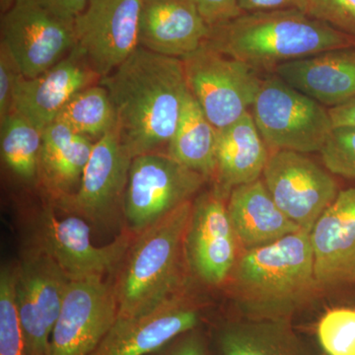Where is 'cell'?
<instances>
[{
    "label": "cell",
    "instance_id": "20",
    "mask_svg": "<svg viewBox=\"0 0 355 355\" xmlns=\"http://www.w3.org/2000/svg\"><path fill=\"white\" fill-rule=\"evenodd\" d=\"M273 71L291 87L329 109L355 98V50L324 51L280 64Z\"/></svg>",
    "mask_w": 355,
    "mask_h": 355
},
{
    "label": "cell",
    "instance_id": "32",
    "mask_svg": "<svg viewBox=\"0 0 355 355\" xmlns=\"http://www.w3.org/2000/svg\"><path fill=\"white\" fill-rule=\"evenodd\" d=\"M22 72L6 46L0 44V121L14 112V96Z\"/></svg>",
    "mask_w": 355,
    "mask_h": 355
},
{
    "label": "cell",
    "instance_id": "7",
    "mask_svg": "<svg viewBox=\"0 0 355 355\" xmlns=\"http://www.w3.org/2000/svg\"><path fill=\"white\" fill-rule=\"evenodd\" d=\"M209 181L166 153L142 154L132 160L123 211L130 230L139 234L189 202Z\"/></svg>",
    "mask_w": 355,
    "mask_h": 355
},
{
    "label": "cell",
    "instance_id": "26",
    "mask_svg": "<svg viewBox=\"0 0 355 355\" xmlns=\"http://www.w3.org/2000/svg\"><path fill=\"white\" fill-rule=\"evenodd\" d=\"M43 132L14 111L0 121V148L6 167L23 181L39 180Z\"/></svg>",
    "mask_w": 355,
    "mask_h": 355
},
{
    "label": "cell",
    "instance_id": "3",
    "mask_svg": "<svg viewBox=\"0 0 355 355\" xmlns=\"http://www.w3.org/2000/svg\"><path fill=\"white\" fill-rule=\"evenodd\" d=\"M230 277L241 318L291 321L319 286L310 233L300 230L245 250Z\"/></svg>",
    "mask_w": 355,
    "mask_h": 355
},
{
    "label": "cell",
    "instance_id": "21",
    "mask_svg": "<svg viewBox=\"0 0 355 355\" xmlns=\"http://www.w3.org/2000/svg\"><path fill=\"white\" fill-rule=\"evenodd\" d=\"M266 146L250 112L217 130L214 188L227 198L236 187L260 179L270 158Z\"/></svg>",
    "mask_w": 355,
    "mask_h": 355
},
{
    "label": "cell",
    "instance_id": "5",
    "mask_svg": "<svg viewBox=\"0 0 355 355\" xmlns=\"http://www.w3.org/2000/svg\"><path fill=\"white\" fill-rule=\"evenodd\" d=\"M251 114L275 150L321 153L334 130L329 110L277 76L261 80Z\"/></svg>",
    "mask_w": 355,
    "mask_h": 355
},
{
    "label": "cell",
    "instance_id": "1",
    "mask_svg": "<svg viewBox=\"0 0 355 355\" xmlns=\"http://www.w3.org/2000/svg\"><path fill=\"white\" fill-rule=\"evenodd\" d=\"M100 84L108 91L116 132L132 159L167 148L190 91L181 58L139 46Z\"/></svg>",
    "mask_w": 355,
    "mask_h": 355
},
{
    "label": "cell",
    "instance_id": "2",
    "mask_svg": "<svg viewBox=\"0 0 355 355\" xmlns=\"http://www.w3.org/2000/svg\"><path fill=\"white\" fill-rule=\"evenodd\" d=\"M207 46L254 69L355 46V37L297 8L243 13L209 28Z\"/></svg>",
    "mask_w": 355,
    "mask_h": 355
},
{
    "label": "cell",
    "instance_id": "13",
    "mask_svg": "<svg viewBox=\"0 0 355 355\" xmlns=\"http://www.w3.org/2000/svg\"><path fill=\"white\" fill-rule=\"evenodd\" d=\"M133 234L137 233L125 231L106 246L96 247L83 217L60 219L53 209L46 207L39 219L40 246L71 280L103 277L121 265L135 240Z\"/></svg>",
    "mask_w": 355,
    "mask_h": 355
},
{
    "label": "cell",
    "instance_id": "28",
    "mask_svg": "<svg viewBox=\"0 0 355 355\" xmlns=\"http://www.w3.org/2000/svg\"><path fill=\"white\" fill-rule=\"evenodd\" d=\"M17 265L0 270V355H27L17 294Z\"/></svg>",
    "mask_w": 355,
    "mask_h": 355
},
{
    "label": "cell",
    "instance_id": "9",
    "mask_svg": "<svg viewBox=\"0 0 355 355\" xmlns=\"http://www.w3.org/2000/svg\"><path fill=\"white\" fill-rule=\"evenodd\" d=\"M142 3L144 0H89L74 21L73 50L101 78L139 49Z\"/></svg>",
    "mask_w": 355,
    "mask_h": 355
},
{
    "label": "cell",
    "instance_id": "25",
    "mask_svg": "<svg viewBox=\"0 0 355 355\" xmlns=\"http://www.w3.org/2000/svg\"><path fill=\"white\" fill-rule=\"evenodd\" d=\"M216 128L189 91L176 132L166 153L189 169L207 177L209 181L214 180L216 173Z\"/></svg>",
    "mask_w": 355,
    "mask_h": 355
},
{
    "label": "cell",
    "instance_id": "23",
    "mask_svg": "<svg viewBox=\"0 0 355 355\" xmlns=\"http://www.w3.org/2000/svg\"><path fill=\"white\" fill-rule=\"evenodd\" d=\"M95 141L55 121L43 130L39 180L55 200L74 195Z\"/></svg>",
    "mask_w": 355,
    "mask_h": 355
},
{
    "label": "cell",
    "instance_id": "15",
    "mask_svg": "<svg viewBox=\"0 0 355 355\" xmlns=\"http://www.w3.org/2000/svg\"><path fill=\"white\" fill-rule=\"evenodd\" d=\"M132 160L114 128L95 141L78 190L55 200L58 207L85 220H106L123 207Z\"/></svg>",
    "mask_w": 355,
    "mask_h": 355
},
{
    "label": "cell",
    "instance_id": "36",
    "mask_svg": "<svg viewBox=\"0 0 355 355\" xmlns=\"http://www.w3.org/2000/svg\"><path fill=\"white\" fill-rule=\"evenodd\" d=\"M244 13L297 8L306 12V0H237Z\"/></svg>",
    "mask_w": 355,
    "mask_h": 355
},
{
    "label": "cell",
    "instance_id": "33",
    "mask_svg": "<svg viewBox=\"0 0 355 355\" xmlns=\"http://www.w3.org/2000/svg\"><path fill=\"white\" fill-rule=\"evenodd\" d=\"M195 2L209 28L224 24L244 13L237 0H195Z\"/></svg>",
    "mask_w": 355,
    "mask_h": 355
},
{
    "label": "cell",
    "instance_id": "22",
    "mask_svg": "<svg viewBox=\"0 0 355 355\" xmlns=\"http://www.w3.org/2000/svg\"><path fill=\"white\" fill-rule=\"evenodd\" d=\"M227 210L245 250L266 246L301 230L279 209L261 179L233 189Z\"/></svg>",
    "mask_w": 355,
    "mask_h": 355
},
{
    "label": "cell",
    "instance_id": "12",
    "mask_svg": "<svg viewBox=\"0 0 355 355\" xmlns=\"http://www.w3.org/2000/svg\"><path fill=\"white\" fill-rule=\"evenodd\" d=\"M118 318L114 286L103 277L71 280L48 355H90Z\"/></svg>",
    "mask_w": 355,
    "mask_h": 355
},
{
    "label": "cell",
    "instance_id": "18",
    "mask_svg": "<svg viewBox=\"0 0 355 355\" xmlns=\"http://www.w3.org/2000/svg\"><path fill=\"white\" fill-rule=\"evenodd\" d=\"M310 238L319 286L355 279V188L340 191Z\"/></svg>",
    "mask_w": 355,
    "mask_h": 355
},
{
    "label": "cell",
    "instance_id": "24",
    "mask_svg": "<svg viewBox=\"0 0 355 355\" xmlns=\"http://www.w3.org/2000/svg\"><path fill=\"white\" fill-rule=\"evenodd\" d=\"M220 355H320L289 320H231L216 333Z\"/></svg>",
    "mask_w": 355,
    "mask_h": 355
},
{
    "label": "cell",
    "instance_id": "34",
    "mask_svg": "<svg viewBox=\"0 0 355 355\" xmlns=\"http://www.w3.org/2000/svg\"><path fill=\"white\" fill-rule=\"evenodd\" d=\"M155 354L157 355H209V349H207L205 336L198 328L178 336Z\"/></svg>",
    "mask_w": 355,
    "mask_h": 355
},
{
    "label": "cell",
    "instance_id": "37",
    "mask_svg": "<svg viewBox=\"0 0 355 355\" xmlns=\"http://www.w3.org/2000/svg\"><path fill=\"white\" fill-rule=\"evenodd\" d=\"M334 128L355 127V98L345 104L329 109Z\"/></svg>",
    "mask_w": 355,
    "mask_h": 355
},
{
    "label": "cell",
    "instance_id": "31",
    "mask_svg": "<svg viewBox=\"0 0 355 355\" xmlns=\"http://www.w3.org/2000/svg\"><path fill=\"white\" fill-rule=\"evenodd\" d=\"M306 13L355 37V0H306Z\"/></svg>",
    "mask_w": 355,
    "mask_h": 355
},
{
    "label": "cell",
    "instance_id": "14",
    "mask_svg": "<svg viewBox=\"0 0 355 355\" xmlns=\"http://www.w3.org/2000/svg\"><path fill=\"white\" fill-rule=\"evenodd\" d=\"M225 200L216 188L196 198L184 241L189 268L209 286L223 284L239 257L240 242Z\"/></svg>",
    "mask_w": 355,
    "mask_h": 355
},
{
    "label": "cell",
    "instance_id": "29",
    "mask_svg": "<svg viewBox=\"0 0 355 355\" xmlns=\"http://www.w3.org/2000/svg\"><path fill=\"white\" fill-rule=\"evenodd\" d=\"M317 336L326 355H355V309L336 308L324 313Z\"/></svg>",
    "mask_w": 355,
    "mask_h": 355
},
{
    "label": "cell",
    "instance_id": "35",
    "mask_svg": "<svg viewBox=\"0 0 355 355\" xmlns=\"http://www.w3.org/2000/svg\"><path fill=\"white\" fill-rule=\"evenodd\" d=\"M46 11L67 22L74 23L85 10L89 0H34Z\"/></svg>",
    "mask_w": 355,
    "mask_h": 355
},
{
    "label": "cell",
    "instance_id": "6",
    "mask_svg": "<svg viewBox=\"0 0 355 355\" xmlns=\"http://www.w3.org/2000/svg\"><path fill=\"white\" fill-rule=\"evenodd\" d=\"M181 60L191 94L216 130L232 125L253 106L263 80L253 67L205 44Z\"/></svg>",
    "mask_w": 355,
    "mask_h": 355
},
{
    "label": "cell",
    "instance_id": "17",
    "mask_svg": "<svg viewBox=\"0 0 355 355\" xmlns=\"http://www.w3.org/2000/svg\"><path fill=\"white\" fill-rule=\"evenodd\" d=\"M100 80L101 77L72 49L41 76L20 77L14 96V111L43 132L74 95Z\"/></svg>",
    "mask_w": 355,
    "mask_h": 355
},
{
    "label": "cell",
    "instance_id": "19",
    "mask_svg": "<svg viewBox=\"0 0 355 355\" xmlns=\"http://www.w3.org/2000/svg\"><path fill=\"white\" fill-rule=\"evenodd\" d=\"M209 33L195 0H144L139 23L141 48L183 58L200 49Z\"/></svg>",
    "mask_w": 355,
    "mask_h": 355
},
{
    "label": "cell",
    "instance_id": "4",
    "mask_svg": "<svg viewBox=\"0 0 355 355\" xmlns=\"http://www.w3.org/2000/svg\"><path fill=\"white\" fill-rule=\"evenodd\" d=\"M191 200L137 234L114 284L118 318H132L181 295Z\"/></svg>",
    "mask_w": 355,
    "mask_h": 355
},
{
    "label": "cell",
    "instance_id": "16",
    "mask_svg": "<svg viewBox=\"0 0 355 355\" xmlns=\"http://www.w3.org/2000/svg\"><path fill=\"white\" fill-rule=\"evenodd\" d=\"M200 308L178 295L146 314L116 319L90 355H148L200 326Z\"/></svg>",
    "mask_w": 355,
    "mask_h": 355
},
{
    "label": "cell",
    "instance_id": "10",
    "mask_svg": "<svg viewBox=\"0 0 355 355\" xmlns=\"http://www.w3.org/2000/svg\"><path fill=\"white\" fill-rule=\"evenodd\" d=\"M71 279L40 245L17 265V294L27 355H48L53 327Z\"/></svg>",
    "mask_w": 355,
    "mask_h": 355
},
{
    "label": "cell",
    "instance_id": "8",
    "mask_svg": "<svg viewBox=\"0 0 355 355\" xmlns=\"http://www.w3.org/2000/svg\"><path fill=\"white\" fill-rule=\"evenodd\" d=\"M1 41L26 78L43 74L76 44L74 23L53 15L34 0H15L1 13Z\"/></svg>",
    "mask_w": 355,
    "mask_h": 355
},
{
    "label": "cell",
    "instance_id": "27",
    "mask_svg": "<svg viewBox=\"0 0 355 355\" xmlns=\"http://www.w3.org/2000/svg\"><path fill=\"white\" fill-rule=\"evenodd\" d=\"M55 121L93 141L101 139L116 125L113 103L108 91L100 83L74 95Z\"/></svg>",
    "mask_w": 355,
    "mask_h": 355
},
{
    "label": "cell",
    "instance_id": "11",
    "mask_svg": "<svg viewBox=\"0 0 355 355\" xmlns=\"http://www.w3.org/2000/svg\"><path fill=\"white\" fill-rule=\"evenodd\" d=\"M263 176L279 209L306 232L311 233L340 193L328 172L295 151L275 150L270 154Z\"/></svg>",
    "mask_w": 355,
    "mask_h": 355
},
{
    "label": "cell",
    "instance_id": "38",
    "mask_svg": "<svg viewBox=\"0 0 355 355\" xmlns=\"http://www.w3.org/2000/svg\"><path fill=\"white\" fill-rule=\"evenodd\" d=\"M15 0H0V8H1V13L6 12L7 9L12 6Z\"/></svg>",
    "mask_w": 355,
    "mask_h": 355
},
{
    "label": "cell",
    "instance_id": "30",
    "mask_svg": "<svg viewBox=\"0 0 355 355\" xmlns=\"http://www.w3.org/2000/svg\"><path fill=\"white\" fill-rule=\"evenodd\" d=\"M320 153L329 171L355 180V127L334 128Z\"/></svg>",
    "mask_w": 355,
    "mask_h": 355
}]
</instances>
